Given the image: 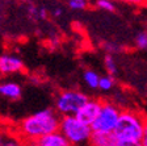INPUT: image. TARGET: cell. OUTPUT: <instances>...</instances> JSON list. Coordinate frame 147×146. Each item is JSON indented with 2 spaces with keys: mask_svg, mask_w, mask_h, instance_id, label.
I'll use <instances>...</instances> for the list:
<instances>
[{
  "mask_svg": "<svg viewBox=\"0 0 147 146\" xmlns=\"http://www.w3.org/2000/svg\"><path fill=\"white\" fill-rule=\"evenodd\" d=\"M59 124L61 117L57 111L51 108L41 109L20 121L17 125L18 137L22 141L38 140L59 132Z\"/></svg>",
  "mask_w": 147,
  "mask_h": 146,
  "instance_id": "6da1fadb",
  "label": "cell"
},
{
  "mask_svg": "<svg viewBox=\"0 0 147 146\" xmlns=\"http://www.w3.org/2000/svg\"><path fill=\"white\" fill-rule=\"evenodd\" d=\"M146 117L134 111H122L116 126V136L121 142H141Z\"/></svg>",
  "mask_w": 147,
  "mask_h": 146,
  "instance_id": "7a4b0ae2",
  "label": "cell"
},
{
  "mask_svg": "<svg viewBox=\"0 0 147 146\" xmlns=\"http://www.w3.org/2000/svg\"><path fill=\"white\" fill-rule=\"evenodd\" d=\"M59 133H62L72 146H79L89 142L93 130L91 125L84 124L76 116H63L61 117Z\"/></svg>",
  "mask_w": 147,
  "mask_h": 146,
  "instance_id": "3957f363",
  "label": "cell"
},
{
  "mask_svg": "<svg viewBox=\"0 0 147 146\" xmlns=\"http://www.w3.org/2000/svg\"><path fill=\"white\" fill-rule=\"evenodd\" d=\"M89 100L86 94L78 90H64L57 96L55 111L63 116H75L84 104Z\"/></svg>",
  "mask_w": 147,
  "mask_h": 146,
  "instance_id": "277c9868",
  "label": "cell"
},
{
  "mask_svg": "<svg viewBox=\"0 0 147 146\" xmlns=\"http://www.w3.org/2000/svg\"><path fill=\"white\" fill-rule=\"evenodd\" d=\"M122 111L113 103H102V108L96 119V121L91 125L92 130L97 133H113L118 124L119 116Z\"/></svg>",
  "mask_w": 147,
  "mask_h": 146,
  "instance_id": "5b68a950",
  "label": "cell"
},
{
  "mask_svg": "<svg viewBox=\"0 0 147 146\" xmlns=\"http://www.w3.org/2000/svg\"><path fill=\"white\" fill-rule=\"evenodd\" d=\"M102 103L104 101L97 100V99H89L75 116L80 121L84 122V124L92 125L98 117V115H100L101 108H102Z\"/></svg>",
  "mask_w": 147,
  "mask_h": 146,
  "instance_id": "8992f818",
  "label": "cell"
},
{
  "mask_svg": "<svg viewBox=\"0 0 147 146\" xmlns=\"http://www.w3.org/2000/svg\"><path fill=\"white\" fill-rule=\"evenodd\" d=\"M22 70H24V62L21 61V58L11 54L0 57V74L8 75V74L21 73Z\"/></svg>",
  "mask_w": 147,
  "mask_h": 146,
  "instance_id": "52a82bcc",
  "label": "cell"
},
{
  "mask_svg": "<svg viewBox=\"0 0 147 146\" xmlns=\"http://www.w3.org/2000/svg\"><path fill=\"white\" fill-rule=\"evenodd\" d=\"M25 146H72L62 133L57 132V133L45 136L38 140H32V141H24Z\"/></svg>",
  "mask_w": 147,
  "mask_h": 146,
  "instance_id": "ba28073f",
  "label": "cell"
},
{
  "mask_svg": "<svg viewBox=\"0 0 147 146\" xmlns=\"http://www.w3.org/2000/svg\"><path fill=\"white\" fill-rule=\"evenodd\" d=\"M89 146H121V141L116 133H97L93 132L89 140Z\"/></svg>",
  "mask_w": 147,
  "mask_h": 146,
  "instance_id": "9c48e42d",
  "label": "cell"
},
{
  "mask_svg": "<svg viewBox=\"0 0 147 146\" xmlns=\"http://www.w3.org/2000/svg\"><path fill=\"white\" fill-rule=\"evenodd\" d=\"M21 87L15 82L0 83V96L8 100H18L21 97Z\"/></svg>",
  "mask_w": 147,
  "mask_h": 146,
  "instance_id": "30bf717a",
  "label": "cell"
},
{
  "mask_svg": "<svg viewBox=\"0 0 147 146\" xmlns=\"http://www.w3.org/2000/svg\"><path fill=\"white\" fill-rule=\"evenodd\" d=\"M100 78L98 74L93 70H86L83 74V79L86 82V84L89 88H98V83H100Z\"/></svg>",
  "mask_w": 147,
  "mask_h": 146,
  "instance_id": "8fae6325",
  "label": "cell"
},
{
  "mask_svg": "<svg viewBox=\"0 0 147 146\" xmlns=\"http://www.w3.org/2000/svg\"><path fill=\"white\" fill-rule=\"evenodd\" d=\"M104 65H105V70H107V73L109 74L110 76L116 75L117 71H118V69H117V62H116V59H114L113 55H110V54L105 55Z\"/></svg>",
  "mask_w": 147,
  "mask_h": 146,
  "instance_id": "7c38bea8",
  "label": "cell"
},
{
  "mask_svg": "<svg viewBox=\"0 0 147 146\" xmlns=\"http://www.w3.org/2000/svg\"><path fill=\"white\" fill-rule=\"evenodd\" d=\"M114 86V80L110 75H105L100 78V83H98V88L101 91H110Z\"/></svg>",
  "mask_w": 147,
  "mask_h": 146,
  "instance_id": "4fadbf2b",
  "label": "cell"
},
{
  "mask_svg": "<svg viewBox=\"0 0 147 146\" xmlns=\"http://www.w3.org/2000/svg\"><path fill=\"white\" fill-rule=\"evenodd\" d=\"M96 5L105 12H114L116 11V4L112 0H96Z\"/></svg>",
  "mask_w": 147,
  "mask_h": 146,
  "instance_id": "5bb4252c",
  "label": "cell"
},
{
  "mask_svg": "<svg viewBox=\"0 0 147 146\" xmlns=\"http://www.w3.org/2000/svg\"><path fill=\"white\" fill-rule=\"evenodd\" d=\"M135 46L139 50H146L147 49V32H139L135 37Z\"/></svg>",
  "mask_w": 147,
  "mask_h": 146,
  "instance_id": "9a60e30c",
  "label": "cell"
},
{
  "mask_svg": "<svg viewBox=\"0 0 147 146\" xmlns=\"http://www.w3.org/2000/svg\"><path fill=\"white\" fill-rule=\"evenodd\" d=\"M71 9L75 11H83L88 7V0H66Z\"/></svg>",
  "mask_w": 147,
  "mask_h": 146,
  "instance_id": "2e32d148",
  "label": "cell"
},
{
  "mask_svg": "<svg viewBox=\"0 0 147 146\" xmlns=\"http://www.w3.org/2000/svg\"><path fill=\"white\" fill-rule=\"evenodd\" d=\"M3 146H25V142L20 137H13V136H8L4 140Z\"/></svg>",
  "mask_w": 147,
  "mask_h": 146,
  "instance_id": "e0dca14e",
  "label": "cell"
},
{
  "mask_svg": "<svg viewBox=\"0 0 147 146\" xmlns=\"http://www.w3.org/2000/svg\"><path fill=\"white\" fill-rule=\"evenodd\" d=\"M121 1L133 4V5H144V4H147V0H121Z\"/></svg>",
  "mask_w": 147,
  "mask_h": 146,
  "instance_id": "ac0fdd59",
  "label": "cell"
},
{
  "mask_svg": "<svg viewBox=\"0 0 147 146\" xmlns=\"http://www.w3.org/2000/svg\"><path fill=\"white\" fill-rule=\"evenodd\" d=\"M141 143L142 146H147V117H146V121H144V129H143V136H142Z\"/></svg>",
  "mask_w": 147,
  "mask_h": 146,
  "instance_id": "d6986e66",
  "label": "cell"
},
{
  "mask_svg": "<svg viewBox=\"0 0 147 146\" xmlns=\"http://www.w3.org/2000/svg\"><path fill=\"white\" fill-rule=\"evenodd\" d=\"M121 146H142L141 142H121Z\"/></svg>",
  "mask_w": 147,
  "mask_h": 146,
  "instance_id": "ffe728a7",
  "label": "cell"
},
{
  "mask_svg": "<svg viewBox=\"0 0 147 146\" xmlns=\"http://www.w3.org/2000/svg\"><path fill=\"white\" fill-rule=\"evenodd\" d=\"M61 15H62V9L61 8H55L54 11H53V16H54V17H59Z\"/></svg>",
  "mask_w": 147,
  "mask_h": 146,
  "instance_id": "44dd1931",
  "label": "cell"
},
{
  "mask_svg": "<svg viewBox=\"0 0 147 146\" xmlns=\"http://www.w3.org/2000/svg\"><path fill=\"white\" fill-rule=\"evenodd\" d=\"M38 16H40V17H42V18H46V17H47L46 9H45V8H41V9H40V15H38Z\"/></svg>",
  "mask_w": 147,
  "mask_h": 146,
  "instance_id": "7402d4cb",
  "label": "cell"
},
{
  "mask_svg": "<svg viewBox=\"0 0 147 146\" xmlns=\"http://www.w3.org/2000/svg\"><path fill=\"white\" fill-rule=\"evenodd\" d=\"M4 140H5V136H4V133H3V132L0 130V146H3Z\"/></svg>",
  "mask_w": 147,
  "mask_h": 146,
  "instance_id": "603a6c76",
  "label": "cell"
}]
</instances>
